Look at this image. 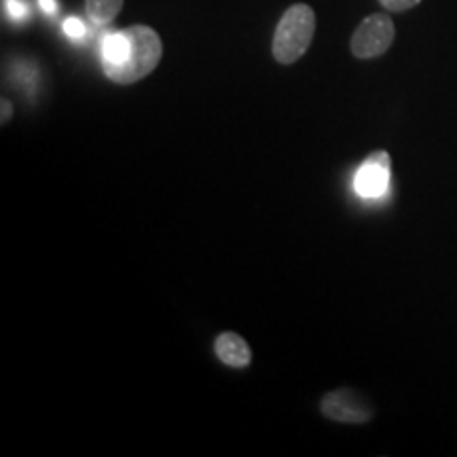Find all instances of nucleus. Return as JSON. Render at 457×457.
<instances>
[{
    "label": "nucleus",
    "instance_id": "nucleus-1",
    "mask_svg": "<svg viewBox=\"0 0 457 457\" xmlns=\"http://www.w3.org/2000/svg\"><path fill=\"white\" fill-rule=\"evenodd\" d=\"M128 54L119 64L104 66L106 77L112 83L131 85L138 83L155 71L163 55V43L159 34L148 26H129L128 30Z\"/></svg>",
    "mask_w": 457,
    "mask_h": 457
},
{
    "label": "nucleus",
    "instance_id": "nucleus-2",
    "mask_svg": "<svg viewBox=\"0 0 457 457\" xmlns=\"http://www.w3.org/2000/svg\"><path fill=\"white\" fill-rule=\"evenodd\" d=\"M316 34V13L310 4H293L286 9L273 34V57L279 64H295L310 49Z\"/></svg>",
    "mask_w": 457,
    "mask_h": 457
},
{
    "label": "nucleus",
    "instance_id": "nucleus-3",
    "mask_svg": "<svg viewBox=\"0 0 457 457\" xmlns=\"http://www.w3.org/2000/svg\"><path fill=\"white\" fill-rule=\"evenodd\" d=\"M394 37H396V28L390 15L373 13L367 20L360 21L352 37V54L358 60H373V57L384 55L392 47Z\"/></svg>",
    "mask_w": 457,
    "mask_h": 457
},
{
    "label": "nucleus",
    "instance_id": "nucleus-4",
    "mask_svg": "<svg viewBox=\"0 0 457 457\" xmlns=\"http://www.w3.org/2000/svg\"><path fill=\"white\" fill-rule=\"evenodd\" d=\"M320 411H322L324 417L341 421V424H367V421L373 420V409H370L369 400L360 396L358 392L347 390V387L328 392L322 398Z\"/></svg>",
    "mask_w": 457,
    "mask_h": 457
},
{
    "label": "nucleus",
    "instance_id": "nucleus-5",
    "mask_svg": "<svg viewBox=\"0 0 457 457\" xmlns=\"http://www.w3.org/2000/svg\"><path fill=\"white\" fill-rule=\"evenodd\" d=\"M390 168L392 159L386 151H375L364 159V163L360 165L356 171V179H353V188L360 197L364 199H375L381 197L387 191L390 185Z\"/></svg>",
    "mask_w": 457,
    "mask_h": 457
},
{
    "label": "nucleus",
    "instance_id": "nucleus-6",
    "mask_svg": "<svg viewBox=\"0 0 457 457\" xmlns=\"http://www.w3.org/2000/svg\"><path fill=\"white\" fill-rule=\"evenodd\" d=\"M216 356H219L227 367L233 369H245L253 360L250 353V345L245 343L237 333H222L214 343Z\"/></svg>",
    "mask_w": 457,
    "mask_h": 457
},
{
    "label": "nucleus",
    "instance_id": "nucleus-7",
    "mask_svg": "<svg viewBox=\"0 0 457 457\" xmlns=\"http://www.w3.org/2000/svg\"><path fill=\"white\" fill-rule=\"evenodd\" d=\"M128 45L129 41L125 30L108 34L104 43H102V66L119 64L125 57V54H128Z\"/></svg>",
    "mask_w": 457,
    "mask_h": 457
},
{
    "label": "nucleus",
    "instance_id": "nucleus-8",
    "mask_svg": "<svg viewBox=\"0 0 457 457\" xmlns=\"http://www.w3.org/2000/svg\"><path fill=\"white\" fill-rule=\"evenodd\" d=\"M123 3L125 0H87L85 9H87L89 20L94 24L104 26L111 24L114 17L119 15V11L123 9Z\"/></svg>",
    "mask_w": 457,
    "mask_h": 457
},
{
    "label": "nucleus",
    "instance_id": "nucleus-9",
    "mask_svg": "<svg viewBox=\"0 0 457 457\" xmlns=\"http://www.w3.org/2000/svg\"><path fill=\"white\" fill-rule=\"evenodd\" d=\"M62 30H64L66 37L72 38V41H81V38H85V34H87V28H85V24L79 17H68L64 26H62Z\"/></svg>",
    "mask_w": 457,
    "mask_h": 457
},
{
    "label": "nucleus",
    "instance_id": "nucleus-10",
    "mask_svg": "<svg viewBox=\"0 0 457 457\" xmlns=\"http://www.w3.org/2000/svg\"><path fill=\"white\" fill-rule=\"evenodd\" d=\"M4 11L13 21H24L28 17V4L24 0H4Z\"/></svg>",
    "mask_w": 457,
    "mask_h": 457
},
{
    "label": "nucleus",
    "instance_id": "nucleus-11",
    "mask_svg": "<svg viewBox=\"0 0 457 457\" xmlns=\"http://www.w3.org/2000/svg\"><path fill=\"white\" fill-rule=\"evenodd\" d=\"M381 7L392 11V13H403V11H409L417 7L421 0H379Z\"/></svg>",
    "mask_w": 457,
    "mask_h": 457
},
{
    "label": "nucleus",
    "instance_id": "nucleus-12",
    "mask_svg": "<svg viewBox=\"0 0 457 457\" xmlns=\"http://www.w3.org/2000/svg\"><path fill=\"white\" fill-rule=\"evenodd\" d=\"M38 4H41V9L47 15H55L57 13V0H38Z\"/></svg>",
    "mask_w": 457,
    "mask_h": 457
},
{
    "label": "nucleus",
    "instance_id": "nucleus-13",
    "mask_svg": "<svg viewBox=\"0 0 457 457\" xmlns=\"http://www.w3.org/2000/svg\"><path fill=\"white\" fill-rule=\"evenodd\" d=\"M11 114H13V106H11L7 100H3V123L11 119Z\"/></svg>",
    "mask_w": 457,
    "mask_h": 457
}]
</instances>
